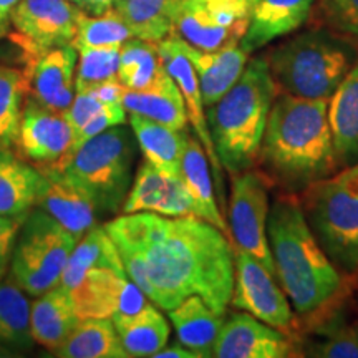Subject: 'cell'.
Listing matches in <instances>:
<instances>
[{
    "mask_svg": "<svg viewBox=\"0 0 358 358\" xmlns=\"http://www.w3.org/2000/svg\"><path fill=\"white\" fill-rule=\"evenodd\" d=\"M124 271L155 306L171 310L199 295L224 315L234 290V245L199 217L131 213L105 224Z\"/></svg>",
    "mask_w": 358,
    "mask_h": 358,
    "instance_id": "6da1fadb",
    "label": "cell"
},
{
    "mask_svg": "<svg viewBox=\"0 0 358 358\" xmlns=\"http://www.w3.org/2000/svg\"><path fill=\"white\" fill-rule=\"evenodd\" d=\"M256 168L272 186L297 196L337 173L329 100L279 93L268 113Z\"/></svg>",
    "mask_w": 358,
    "mask_h": 358,
    "instance_id": "7a4b0ae2",
    "label": "cell"
},
{
    "mask_svg": "<svg viewBox=\"0 0 358 358\" xmlns=\"http://www.w3.org/2000/svg\"><path fill=\"white\" fill-rule=\"evenodd\" d=\"M267 239L277 282L302 317L329 307L343 279L308 227L297 194L275 192L268 208Z\"/></svg>",
    "mask_w": 358,
    "mask_h": 358,
    "instance_id": "3957f363",
    "label": "cell"
},
{
    "mask_svg": "<svg viewBox=\"0 0 358 358\" xmlns=\"http://www.w3.org/2000/svg\"><path fill=\"white\" fill-rule=\"evenodd\" d=\"M279 95L266 57L248 62L239 80L209 106L208 123L214 150L229 176L257 166L272 103Z\"/></svg>",
    "mask_w": 358,
    "mask_h": 358,
    "instance_id": "277c9868",
    "label": "cell"
},
{
    "mask_svg": "<svg viewBox=\"0 0 358 358\" xmlns=\"http://www.w3.org/2000/svg\"><path fill=\"white\" fill-rule=\"evenodd\" d=\"M267 64L279 93L330 100L358 58V50L325 29L312 27L268 52Z\"/></svg>",
    "mask_w": 358,
    "mask_h": 358,
    "instance_id": "5b68a950",
    "label": "cell"
},
{
    "mask_svg": "<svg viewBox=\"0 0 358 358\" xmlns=\"http://www.w3.org/2000/svg\"><path fill=\"white\" fill-rule=\"evenodd\" d=\"M308 227L340 272H358V163L299 194Z\"/></svg>",
    "mask_w": 358,
    "mask_h": 358,
    "instance_id": "8992f818",
    "label": "cell"
},
{
    "mask_svg": "<svg viewBox=\"0 0 358 358\" xmlns=\"http://www.w3.org/2000/svg\"><path fill=\"white\" fill-rule=\"evenodd\" d=\"M133 159L131 133L118 124L80 146L64 171L88 192L98 213H115L131 187Z\"/></svg>",
    "mask_w": 358,
    "mask_h": 358,
    "instance_id": "52a82bcc",
    "label": "cell"
},
{
    "mask_svg": "<svg viewBox=\"0 0 358 358\" xmlns=\"http://www.w3.org/2000/svg\"><path fill=\"white\" fill-rule=\"evenodd\" d=\"M78 241L43 209L30 211L22 222L12 254L15 284L32 297L57 287Z\"/></svg>",
    "mask_w": 358,
    "mask_h": 358,
    "instance_id": "ba28073f",
    "label": "cell"
},
{
    "mask_svg": "<svg viewBox=\"0 0 358 358\" xmlns=\"http://www.w3.org/2000/svg\"><path fill=\"white\" fill-rule=\"evenodd\" d=\"M231 198L227 206L229 232L234 249L257 259L275 275V264L267 239L268 191L272 182L259 168L231 176Z\"/></svg>",
    "mask_w": 358,
    "mask_h": 358,
    "instance_id": "9c48e42d",
    "label": "cell"
},
{
    "mask_svg": "<svg viewBox=\"0 0 358 358\" xmlns=\"http://www.w3.org/2000/svg\"><path fill=\"white\" fill-rule=\"evenodd\" d=\"M250 10L243 0H179L173 34L199 50L232 47L243 40Z\"/></svg>",
    "mask_w": 358,
    "mask_h": 358,
    "instance_id": "30bf717a",
    "label": "cell"
},
{
    "mask_svg": "<svg viewBox=\"0 0 358 358\" xmlns=\"http://www.w3.org/2000/svg\"><path fill=\"white\" fill-rule=\"evenodd\" d=\"M58 285L70 295L80 319H111L146 306V294L127 274L106 268L64 272Z\"/></svg>",
    "mask_w": 358,
    "mask_h": 358,
    "instance_id": "8fae6325",
    "label": "cell"
},
{
    "mask_svg": "<svg viewBox=\"0 0 358 358\" xmlns=\"http://www.w3.org/2000/svg\"><path fill=\"white\" fill-rule=\"evenodd\" d=\"M231 303L237 310L248 312L290 337L295 317L289 297L275 275L241 249H234V290Z\"/></svg>",
    "mask_w": 358,
    "mask_h": 358,
    "instance_id": "7c38bea8",
    "label": "cell"
},
{
    "mask_svg": "<svg viewBox=\"0 0 358 358\" xmlns=\"http://www.w3.org/2000/svg\"><path fill=\"white\" fill-rule=\"evenodd\" d=\"M80 8L70 0H20L12 12L17 42L30 58L71 45L78 30Z\"/></svg>",
    "mask_w": 358,
    "mask_h": 358,
    "instance_id": "4fadbf2b",
    "label": "cell"
},
{
    "mask_svg": "<svg viewBox=\"0 0 358 358\" xmlns=\"http://www.w3.org/2000/svg\"><path fill=\"white\" fill-rule=\"evenodd\" d=\"M158 45V50L163 60L164 69L171 78L176 82V85L181 90V95L185 98L186 113L187 120L192 124L194 129V136L198 138L201 145L206 150V155L209 158V164L213 166L214 181L217 186V196L221 204H224V185H222V164L219 161L216 150H214V143L211 138V131H209L208 115H206V106L203 101V95H201V87L198 75H196L194 66H192L191 60L187 58L185 48H182V40L171 34L166 38H163Z\"/></svg>",
    "mask_w": 358,
    "mask_h": 358,
    "instance_id": "5bb4252c",
    "label": "cell"
},
{
    "mask_svg": "<svg viewBox=\"0 0 358 358\" xmlns=\"http://www.w3.org/2000/svg\"><path fill=\"white\" fill-rule=\"evenodd\" d=\"M73 128L65 113L45 108L37 101H29L22 110L17 134V150L34 166H55L70 150L73 141Z\"/></svg>",
    "mask_w": 358,
    "mask_h": 358,
    "instance_id": "9a60e30c",
    "label": "cell"
},
{
    "mask_svg": "<svg viewBox=\"0 0 358 358\" xmlns=\"http://www.w3.org/2000/svg\"><path fill=\"white\" fill-rule=\"evenodd\" d=\"M122 211L123 214L155 213L168 217H198L196 204L182 178L159 171L146 159L138 168Z\"/></svg>",
    "mask_w": 358,
    "mask_h": 358,
    "instance_id": "2e32d148",
    "label": "cell"
},
{
    "mask_svg": "<svg viewBox=\"0 0 358 358\" xmlns=\"http://www.w3.org/2000/svg\"><path fill=\"white\" fill-rule=\"evenodd\" d=\"M294 355L289 335L264 324L250 313H232L222 322L213 357L216 358H285Z\"/></svg>",
    "mask_w": 358,
    "mask_h": 358,
    "instance_id": "e0dca14e",
    "label": "cell"
},
{
    "mask_svg": "<svg viewBox=\"0 0 358 358\" xmlns=\"http://www.w3.org/2000/svg\"><path fill=\"white\" fill-rule=\"evenodd\" d=\"M40 181L37 203L40 209L57 219L65 229L78 239L95 226L98 208L90 194L73 181L64 169L55 166L40 168Z\"/></svg>",
    "mask_w": 358,
    "mask_h": 358,
    "instance_id": "ac0fdd59",
    "label": "cell"
},
{
    "mask_svg": "<svg viewBox=\"0 0 358 358\" xmlns=\"http://www.w3.org/2000/svg\"><path fill=\"white\" fill-rule=\"evenodd\" d=\"M77 58L73 45L50 48L34 57L32 65L25 71L27 90L30 88L34 101L48 110L65 113L75 96Z\"/></svg>",
    "mask_w": 358,
    "mask_h": 358,
    "instance_id": "d6986e66",
    "label": "cell"
},
{
    "mask_svg": "<svg viewBox=\"0 0 358 358\" xmlns=\"http://www.w3.org/2000/svg\"><path fill=\"white\" fill-rule=\"evenodd\" d=\"M317 0H257L250 10L241 47L252 53L277 38L297 32L310 19Z\"/></svg>",
    "mask_w": 358,
    "mask_h": 358,
    "instance_id": "ffe728a7",
    "label": "cell"
},
{
    "mask_svg": "<svg viewBox=\"0 0 358 358\" xmlns=\"http://www.w3.org/2000/svg\"><path fill=\"white\" fill-rule=\"evenodd\" d=\"M182 48L198 75L206 108L213 106L229 92L249 62V53L241 45L206 52L182 40Z\"/></svg>",
    "mask_w": 358,
    "mask_h": 358,
    "instance_id": "44dd1931",
    "label": "cell"
},
{
    "mask_svg": "<svg viewBox=\"0 0 358 358\" xmlns=\"http://www.w3.org/2000/svg\"><path fill=\"white\" fill-rule=\"evenodd\" d=\"M329 123L338 168L358 163V58L329 100Z\"/></svg>",
    "mask_w": 358,
    "mask_h": 358,
    "instance_id": "7402d4cb",
    "label": "cell"
},
{
    "mask_svg": "<svg viewBox=\"0 0 358 358\" xmlns=\"http://www.w3.org/2000/svg\"><path fill=\"white\" fill-rule=\"evenodd\" d=\"M82 320L70 295L60 285L38 295L30 303V335L47 350L55 352Z\"/></svg>",
    "mask_w": 358,
    "mask_h": 358,
    "instance_id": "603a6c76",
    "label": "cell"
},
{
    "mask_svg": "<svg viewBox=\"0 0 358 358\" xmlns=\"http://www.w3.org/2000/svg\"><path fill=\"white\" fill-rule=\"evenodd\" d=\"M181 178L194 201L198 217L216 226L232 243L229 224L224 219L216 201V191L213 186L211 171H209V158L198 138L191 136L189 133H187L185 153H182Z\"/></svg>",
    "mask_w": 358,
    "mask_h": 358,
    "instance_id": "cb8c5ba5",
    "label": "cell"
},
{
    "mask_svg": "<svg viewBox=\"0 0 358 358\" xmlns=\"http://www.w3.org/2000/svg\"><path fill=\"white\" fill-rule=\"evenodd\" d=\"M123 106L129 113L146 116L173 129H186L189 122L181 90L168 71L146 90L124 88Z\"/></svg>",
    "mask_w": 358,
    "mask_h": 358,
    "instance_id": "d4e9b609",
    "label": "cell"
},
{
    "mask_svg": "<svg viewBox=\"0 0 358 358\" xmlns=\"http://www.w3.org/2000/svg\"><path fill=\"white\" fill-rule=\"evenodd\" d=\"M129 127L146 161L155 164L159 171L181 176V161L187 140L185 129H173L136 113L129 116Z\"/></svg>",
    "mask_w": 358,
    "mask_h": 358,
    "instance_id": "484cf974",
    "label": "cell"
},
{
    "mask_svg": "<svg viewBox=\"0 0 358 358\" xmlns=\"http://www.w3.org/2000/svg\"><path fill=\"white\" fill-rule=\"evenodd\" d=\"M42 174L27 161L0 146V214L24 217L37 203Z\"/></svg>",
    "mask_w": 358,
    "mask_h": 358,
    "instance_id": "4316f807",
    "label": "cell"
},
{
    "mask_svg": "<svg viewBox=\"0 0 358 358\" xmlns=\"http://www.w3.org/2000/svg\"><path fill=\"white\" fill-rule=\"evenodd\" d=\"M111 322L128 357H155L168 345L171 330L155 303L146 302L134 313H115Z\"/></svg>",
    "mask_w": 358,
    "mask_h": 358,
    "instance_id": "83f0119b",
    "label": "cell"
},
{
    "mask_svg": "<svg viewBox=\"0 0 358 358\" xmlns=\"http://www.w3.org/2000/svg\"><path fill=\"white\" fill-rule=\"evenodd\" d=\"M168 317L176 330L178 340L201 357H213V347L221 330L224 315L214 312L199 295H189Z\"/></svg>",
    "mask_w": 358,
    "mask_h": 358,
    "instance_id": "f1b7e54d",
    "label": "cell"
},
{
    "mask_svg": "<svg viewBox=\"0 0 358 358\" xmlns=\"http://www.w3.org/2000/svg\"><path fill=\"white\" fill-rule=\"evenodd\" d=\"M60 358H127L111 319H82L53 352Z\"/></svg>",
    "mask_w": 358,
    "mask_h": 358,
    "instance_id": "f546056e",
    "label": "cell"
},
{
    "mask_svg": "<svg viewBox=\"0 0 358 358\" xmlns=\"http://www.w3.org/2000/svg\"><path fill=\"white\" fill-rule=\"evenodd\" d=\"M179 0H115L113 7L131 30L133 37L158 43L173 34Z\"/></svg>",
    "mask_w": 358,
    "mask_h": 358,
    "instance_id": "4dcf8cb0",
    "label": "cell"
},
{
    "mask_svg": "<svg viewBox=\"0 0 358 358\" xmlns=\"http://www.w3.org/2000/svg\"><path fill=\"white\" fill-rule=\"evenodd\" d=\"M166 73L158 45L141 38H129L120 48L118 80L128 90H146Z\"/></svg>",
    "mask_w": 358,
    "mask_h": 358,
    "instance_id": "1f68e13d",
    "label": "cell"
},
{
    "mask_svg": "<svg viewBox=\"0 0 358 358\" xmlns=\"http://www.w3.org/2000/svg\"><path fill=\"white\" fill-rule=\"evenodd\" d=\"M0 343L25 350L34 343L30 335V302L17 284L0 282Z\"/></svg>",
    "mask_w": 358,
    "mask_h": 358,
    "instance_id": "d6a6232c",
    "label": "cell"
},
{
    "mask_svg": "<svg viewBox=\"0 0 358 358\" xmlns=\"http://www.w3.org/2000/svg\"><path fill=\"white\" fill-rule=\"evenodd\" d=\"M88 268H106L116 274H127L120 250L105 227L93 226L78 241L64 272H80Z\"/></svg>",
    "mask_w": 358,
    "mask_h": 358,
    "instance_id": "836d02e7",
    "label": "cell"
},
{
    "mask_svg": "<svg viewBox=\"0 0 358 358\" xmlns=\"http://www.w3.org/2000/svg\"><path fill=\"white\" fill-rule=\"evenodd\" d=\"M319 338H312L303 355L319 358H358V320L335 313L315 327Z\"/></svg>",
    "mask_w": 358,
    "mask_h": 358,
    "instance_id": "e575fe53",
    "label": "cell"
},
{
    "mask_svg": "<svg viewBox=\"0 0 358 358\" xmlns=\"http://www.w3.org/2000/svg\"><path fill=\"white\" fill-rule=\"evenodd\" d=\"M133 38L131 30L120 15L115 7L100 15H88L80 10L78 30L75 35L73 45L80 48H103V47H122L124 42Z\"/></svg>",
    "mask_w": 358,
    "mask_h": 358,
    "instance_id": "d590c367",
    "label": "cell"
},
{
    "mask_svg": "<svg viewBox=\"0 0 358 358\" xmlns=\"http://www.w3.org/2000/svg\"><path fill=\"white\" fill-rule=\"evenodd\" d=\"M27 92V73L0 64V146L15 145Z\"/></svg>",
    "mask_w": 358,
    "mask_h": 358,
    "instance_id": "8d00e7d4",
    "label": "cell"
},
{
    "mask_svg": "<svg viewBox=\"0 0 358 358\" xmlns=\"http://www.w3.org/2000/svg\"><path fill=\"white\" fill-rule=\"evenodd\" d=\"M308 20L358 50V0H317Z\"/></svg>",
    "mask_w": 358,
    "mask_h": 358,
    "instance_id": "74e56055",
    "label": "cell"
},
{
    "mask_svg": "<svg viewBox=\"0 0 358 358\" xmlns=\"http://www.w3.org/2000/svg\"><path fill=\"white\" fill-rule=\"evenodd\" d=\"M120 48H80L78 69L75 73V93L90 92L98 85L118 78Z\"/></svg>",
    "mask_w": 358,
    "mask_h": 358,
    "instance_id": "f35d334b",
    "label": "cell"
},
{
    "mask_svg": "<svg viewBox=\"0 0 358 358\" xmlns=\"http://www.w3.org/2000/svg\"><path fill=\"white\" fill-rule=\"evenodd\" d=\"M124 122H127V110H124L123 103H105V105H103L101 108L83 124V127H80L77 131H75L70 150L66 151L64 158L58 161L55 168L65 169V166L70 163V159L73 158V155L77 153L80 146L85 145L88 140H92V138H95L96 134L106 131L108 128L124 124Z\"/></svg>",
    "mask_w": 358,
    "mask_h": 358,
    "instance_id": "ab89813d",
    "label": "cell"
},
{
    "mask_svg": "<svg viewBox=\"0 0 358 358\" xmlns=\"http://www.w3.org/2000/svg\"><path fill=\"white\" fill-rule=\"evenodd\" d=\"M103 105H105V103H103L92 90H90V92L75 93L73 101H71L69 110L65 111V116L70 122L71 128H73V133L77 131L80 127H83V124L87 123Z\"/></svg>",
    "mask_w": 358,
    "mask_h": 358,
    "instance_id": "60d3db41",
    "label": "cell"
},
{
    "mask_svg": "<svg viewBox=\"0 0 358 358\" xmlns=\"http://www.w3.org/2000/svg\"><path fill=\"white\" fill-rule=\"evenodd\" d=\"M24 217H10L0 214V279L6 275L12 262L13 248H15L17 236H19L20 226Z\"/></svg>",
    "mask_w": 358,
    "mask_h": 358,
    "instance_id": "b9f144b4",
    "label": "cell"
},
{
    "mask_svg": "<svg viewBox=\"0 0 358 358\" xmlns=\"http://www.w3.org/2000/svg\"><path fill=\"white\" fill-rule=\"evenodd\" d=\"M70 2L75 3V6L85 13L100 15V13H105L113 7L115 0H70Z\"/></svg>",
    "mask_w": 358,
    "mask_h": 358,
    "instance_id": "7bdbcfd3",
    "label": "cell"
},
{
    "mask_svg": "<svg viewBox=\"0 0 358 358\" xmlns=\"http://www.w3.org/2000/svg\"><path fill=\"white\" fill-rule=\"evenodd\" d=\"M156 358H203L198 352L191 350L186 345H182L181 342L174 343L171 347H164L155 355Z\"/></svg>",
    "mask_w": 358,
    "mask_h": 358,
    "instance_id": "ee69618b",
    "label": "cell"
},
{
    "mask_svg": "<svg viewBox=\"0 0 358 358\" xmlns=\"http://www.w3.org/2000/svg\"><path fill=\"white\" fill-rule=\"evenodd\" d=\"M20 0H0V37L7 34L8 25L12 24V12Z\"/></svg>",
    "mask_w": 358,
    "mask_h": 358,
    "instance_id": "f6af8a7d",
    "label": "cell"
},
{
    "mask_svg": "<svg viewBox=\"0 0 358 358\" xmlns=\"http://www.w3.org/2000/svg\"><path fill=\"white\" fill-rule=\"evenodd\" d=\"M10 355H12L10 348L6 347V345H2V343H0V357H10Z\"/></svg>",
    "mask_w": 358,
    "mask_h": 358,
    "instance_id": "bcb514c9",
    "label": "cell"
},
{
    "mask_svg": "<svg viewBox=\"0 0 358 358\" xmlns=\"http://www.w3.org/2000/svg\"><path fill=\"white\" fill-rule=\"evenodd\" d=\"M243 2H244V3H248V6H249L250 8H252V7L256 6V3H257V0H243Z\"/></svg>",
    "mask_w": 358,
    "mask_h": 358,
    "instance_id": "7dc6e473",
    "label": "cell"
}]
</instances>
